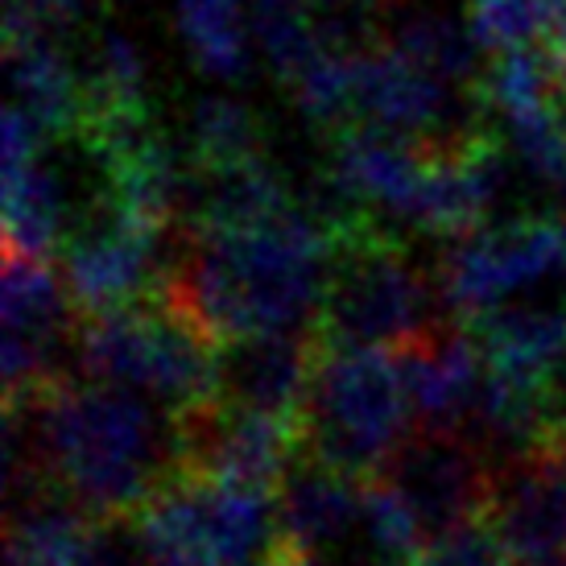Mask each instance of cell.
Masks as SVG:
<instances>
[{
  "mask_svg": "<svg viewBox=\"0 0 566 566\" xmlns=\"http://www.w3.org/2000/svg\"><path fill=\"white\" fill-rule=\"evenodd\" d=\"M455 92L459 83L442 80L409 54L389 46L385 38H368L356 54V116L352 125L389 128L413 142H447L468 128L455 120Z\"/></svg>",
  "mask_w": 566,
  "mask_h": 566,
  "instance_id": "cell-8",
  "label": "cell"
},
{
  "mask_svg": "<svg viewBox=\"0 0 566 566\" xmlns=\"http://www.w3.org/2000/svg\"><path fill=\"white\" fill-rule=\"evenodd\" d=\"M566 273V216H517L447 240L439 256V290L459 323H475L488 311Z\"/></svg>",
  "mask_w": 566,
  "mask_h": 566,
  "instance_id": "cell-6",
  "label": "cell"
},
{
  "mask_svg": "<svg viewBox=\"0 0 566 566\" xmlns=\"http://www.w3.org/2000/svg\"><path fill=\"white\" fill-rule=\"evenodd\" d=\"M385 42L397 46L401 54H409L413 63H422L426 71H434L442 80L459 83V87H463V83L475 87L480 71H484V66H480V54H484V50L475 46L472 30L442 13L401 17L394 30L385 33Z\"/></svg>",
  "mask_w": 566,
  "mask_h": 566,
  "instance_id": "cell-17",
  "label": "cell"
},
{
  "mask_svg": "<svg viewBox=\"0 0 566 566\" xmlns=\"http://www.w3.org/2000/svg\"><path fill=\"white\" fill-rule=\"evenodd\" d=\"M187 161L199 170L237 166V161L269 158L261 116L237 95H207L190 108L187 120Z\"/></svg>",
  "mask_w": 566,
  "mask_h": 566,
  "instance_id": "cell-16",
  "label": "cell"
},
{
  "mask_svg": "<svg viewBox=\"0 0 566 566\" xmlns=\"http://www.w3.org/2000/svg\"><path fill=\"white\" fill-rule=\"evenodd\" d=\"M4 63H9V104L21 108L54 142H71L83 128V80L80 63L71 59L54 30L4 33Z\"/></svg>",
  "mask_w": 566,
  "mask_h": 566,
  "instance_id": "cell-11",
  "label": "cell"
},
{
  "mask_svg": "<svg viewBox=\"0 0 566 566\" xmlns=\"http://www.w3.org/2000/svg\"><path fill=\"white\" fill-rule=\"evenodd\" d=\"M95 521L63 496H46L9 513L4 566H80Z\"/></svg>",
  "mask_w": 566,
  "mask_h": 566,
  "instance_id": "cell-15",
  "label": "cell"
},
{
  "mask_svg": "<svg viewBox=\"0 0 566 566\" xmlns=\"http://www.w3.org/2000/svg\"><path fill=\"white\" fill-rule=\"evenodd\" d=\"M418 430H468L484 385V347L472 323L442 318L422 335L389 347Z\"/></svg>",
  "mask_w": 566,
  "mask_h": 566,
  "instance_id": "cell-9",
  "label": "cell"
},
{
  "mask_svg": "<svg viewBox=\"0 0 566 566\" xmlns=\"http://www.w3.org/2000/svg\"><path fill=\"white\" fill-rule=\"evenodd\" d=\"M488 368L513 377L554 380L566 364V311L563 306H521L504 302L472 323Z\"/></svg>",
  "mask_w": 566,
  "mask_h": 566,
  "instance_id": "cell-13",
  "label": "cell"
},
{
  "mask_svg": "<svg viewBox=\"0 0 566 566\" xmlns=\"http://www.w3.org/2000/svg\"><path fill=\"white\" fill-rule=\"evenodd\" d=\"M252 38L269 59L277 80H290L327 33V17H318L315 0H249Z\"/></svg>",
  "mask_w": 566,
  "mask_h": 566,
  "instance_id": "cell-18",
  "label": "cell"
},
{
  "mask_svg": "<svg viewBox=\"0 0 566 566\" xmlns=\"http://www.w3.org/2000/svg\"><path fill=\"white\" fill-rule=\"evenodd\" d=\"M174 30L190 54L195 71L207 80L240 83L252 63V17L249 0H178Z\"/></svg>",
  "mask_w": 566,
  "mask_h": 566,
  "instance_id": "cell-14",
  "label": "cell"
},
{
  "mask_svg": "<svg viewBox=\"0 0 566 566\" xmlns=\"http://www.w3.org/2000/svg\"><path fill=\"white\" fill-rule=\"evenodd\" d=\"M13 463H33L95 525H120L178 480V434L154 397L71 380L4 406V468Z\"/></svg>",
  "mask_w": 566,
  "mask_h": 566,
  "instance_id": "cell-1",
  "label": "cell"
},
{
  "mask_svg": "<svg viewBox=\"0 0 566 566\" xmlns=\"http://www.w3.org/2000/svg\"><path fill=\"white\" fill-rule=\"evenodd\" d=\"M273 509L285 542L306 554H327L344 546L356 525H364V484L298 455L282 488L273 492Z\"/></svg>",
  "mask_w": 566,
  "mask_h": 566,
  "instance_id": "cell-12",
  "label": "cell"
},
{
  "mask_svg": "<svg viewBox=\"0 0 566 566\" xmlns=\"http://www.w3.org/2000/svg\"><path fill=\"white\" fill-rule=\"evenodd\" d=\"M380 480L409 504L422 542L488 509L492 463L463 430H409L385 459Z\"/></svg>",
  "mask_w": 566,
  "mask_h": 566,
  "instance_id": "cell-7",
  "label": "cell"
},
{
  "mask_svg": "<svg viewBox=\"0 0 566 566\" xmlns=\"http://www.w3.org/2000/svg\"><path fill=\"white\" fill-rule=\"evenodd\" d=\"M318 356H323V335L315 323L228 339L220 344V397L228 406L298 422Z\"/></svg>",
  "mask_w": 566,
  "mask_h": 566,
  "instance_id": "cell-10",
  "label": "cell"
},
{
  "mask_svg": "<svg viewBox=\"0 0 566 566\" xmlns=\"http://www.w3.org/2000/svg\"><path fill=\"white\" fill-rule=\"evenodd\" d=\"M409 430L413 409L394 352L323 339V356L298 418V455L368 484Z\"/></svg>",
  "mask_w": 566,
  "mask_h": 566,
  "instance_id": "cell-4",
  "label": "cell"
},
{
  "mask_svg": "<svg viewBox=\"0 0 566 566\" xmlns=\"http://www.w3.org/2000/svg\"><path fill=\"white\" fill-rule=\"evenodd\" d=\"M447 311L439 277H430L401 244L389 220L356 211L331 228V269L315 331L339 347L406 344Z\"/></svg>",
  "mask_w": 566,
  "mask_h": 566,
  "instance_id": "cell-3",
  "label": "cell"
},
{
  "mask_svg": "<svg viewBox=\"0 0 566 566\" xmlns=\"http://www.w3.org/2000/svg\"><path fill=\"white\" fill-rule=\"evenodd\" d=\"M356 4H373V0H356Z\"/></svg>",
  "mask_w": 566,
  "mask_h": 566,
  "instance_id": "cell-21",
  "label": "cell"
},
{
  "mask_svg": "<svg viewBox=\"0 0 566 566\" xmlns=\"http://www.w3.org/2000/svg\"><path fill=\"white\" fill-rule=\"evenodd\" d=\"M182 228V223H178ZM331 269V228L306 203L244 232L182 228L161 298L216 344L311 327Z\"/></svg>",
  "mask_w": 566,
  "mask_h": 566,
  "instance_id": "cell-2",
  "label": "cell"
},
{
  "mask_svg": "<svg viewBox=\"0 0 566 566\" xmlns=\"http://www.w3.org/2000/svg\"><path fill=\"white\" fill-rule=\"evenodd\" d=\"M256 566H315V554H306V551H298L294 542H285L282 534H277V542L265 551V558Z\"/></svg>",
  "mask_w": 566,
  "mask_h": 566,
  "instance_id": "cell-20",
  "label": "cell"
},
{
  "mask_svg": "<svg viewBox=\"0 0 566 566\" xmlns=\"http://www.w3.org/2000/svg\"><path fill=\"white\" fill-rule=\"evenodd\" d=\"M154 566H256L277 542L269 492L178 475L128 521Z\"/></svg>",
  "mask_w": 566,
  "mask_h": 566,
  "instance_id": "cell-5",
  "label": "cell"
},
{
  "mask_svg": "<svg viewBox=\"0 0 566 566\" xmlns=\"http://www.w3.org/2000/svg\"><path fill=\"white\" fill-rule=\"evenodd\" d=\"M413 566H513V554L484 509V513L451 525L447 534L430 537Z\"/></svg>",
  "mask_w": 566,
  "mask_h": 566,
  "instance_id": "cell-19",
  "label": "cell"
}]
</instances>
